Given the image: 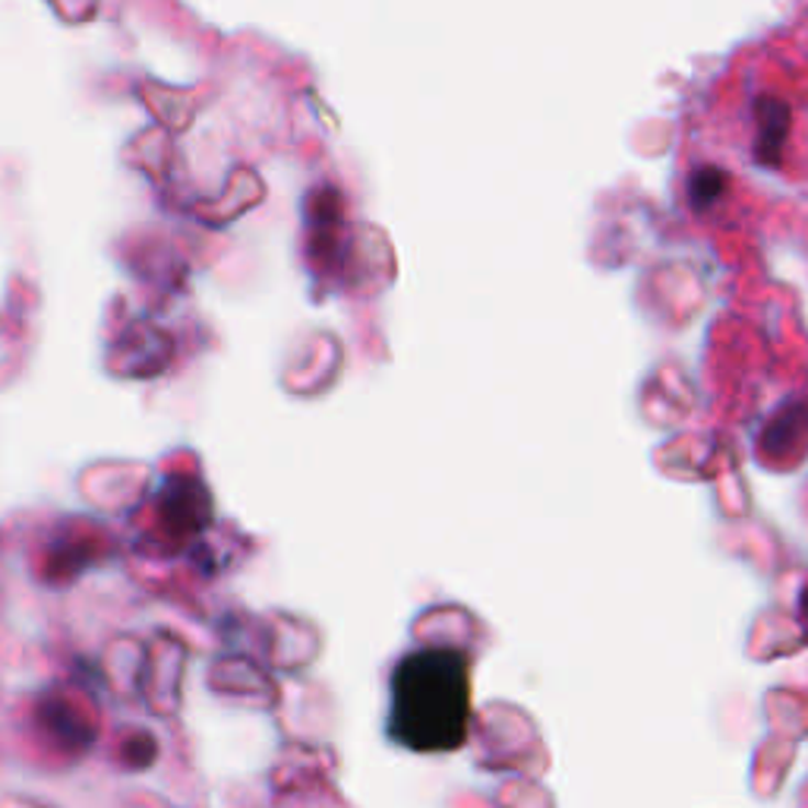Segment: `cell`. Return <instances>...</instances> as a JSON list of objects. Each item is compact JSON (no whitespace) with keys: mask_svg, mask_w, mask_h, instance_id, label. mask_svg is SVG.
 <instances>
[{"mask_svg":"<svg viewBox=\"0 0 808 808\" xmlns=\"http://www.w3.org/2000/svg\"><path fill=\"white\" fill-rule=\"evenodd\" d=\"M786 133H789V108L777 99H761L758 104V158L767 165L771 161L777 165Z\"/></svg>","mask_w":808,"mask_h":808,"instance_id":"obj_4","label":"cell"},{"mask_svg":"<svg viewBox=\"0 0 808 808\" xmlns=\"http://www.w3.org/2000/svg\"><path fill=\"white\" fill-rule=\"evenodd\" d=\"M38 723L48 730V736L54 742H60L64 749H86V745H92V739H96V730L79 717V710H76L70 702H64V698H57V695H50L45 698L42 705H38Z\"/></svg>","mask_w":808,"mask_h":808,"instance_id":"obj_3","label":"cell"},{"mask_svg":"<svg viewBox=\"0 0 808 808\" xmlns=\"http://www.w3.org/2000/svg\"><path fill=\"white\" fill-rule=\"evenodd\" d=\"M723 190H727V175L720 168L705 165V168H698L692 175V205H698V209L714 205V202L723 197Z\"/></svg>","mask_w":808,"mask_h":808,"instance_id":"obj_5","label":"cell"},{"mask_svg":"<svg viewBox=\"0 0 808 808\" xmlns=\"http://www.w3.org/2000/svg\"><path fill=\"white\" fill-rule=\"evenodd\" d=\"M202 503H205V490L200 483L180 478L161 500V518L168 528H175L183 537L200 534L209 518V512H202Z\"/></svg>","mask_w":808,"mask_h":808,"instance_id":"obj_2","label":"cell"},{"mask_svg":"<svg viewBox=\"0 0 808 808\" xmlns=\"http://www.w3.org/2000/svg\"><path fill=\"white\" fill-rule=\"evenodd\" d=\"M471 732V666L454 648L404 654L389 680V739L414 755H449Z\"/></svg>","mask_w":808,"mask_h":808,"instance_id":"obj_1","label":"cell"}]
</instances>
